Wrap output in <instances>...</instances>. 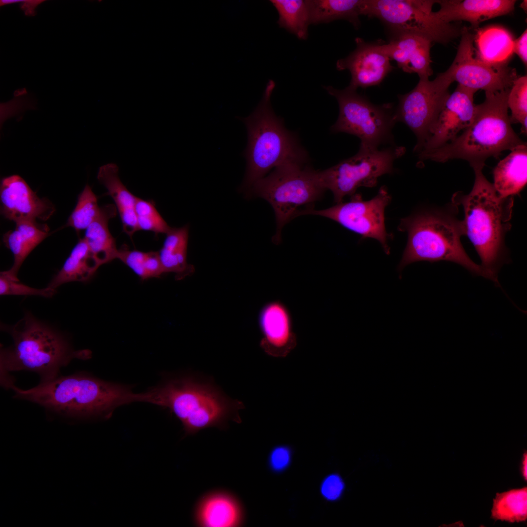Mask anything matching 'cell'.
Masks as SVG:
<instances>
[{
  "mask_svg": "<svg viewBox=\"0 0 527 527\" xmlns=\"http://www.w3.org/2000/svg\"><path fill=\"white\" fill-rule=\"evenodd\" d=\"M100 266L83 238L75 245L47 287L56 289L68 282L88 281Z\"/></svg>",
  "mask_w": 527,
  "mask_h": 527,
  "instance_id": "28",
  "label": "cell"
},
{
  "mask_svg": "<svg viewBox=\"0 0 527 527\" xmlns=\"http://www.w3.org/2000/svg\"><path fill=\"white\" fill-rule=\"evenodd\" d=\"M117 212L114 204L101 207L98 217L85 230L83 239L101 266L118 259L119 249L108 228L109 220Z\"/></svg>",
  "mask_w": 527,
  "mask_h": 527,
  "instance_id": "26",
  "label": "cell"
},
{
  "mask_svg": "<svg viewBox=\"0 0 527 527\" xmlns=\"http://www.w3.org/2000/svg\"><path fill=\"white\" fill-rule=\"evenodd\" d=\"M457 206L451 203L443 209H426L401 220L398 230L408 239L398 270L419 261L451 262L471 273L499 284L497 278L474 263L465 251L461 237L466 235L463 220L456 217Z\"/></svg>",
  "mask_w": 527,
  "mask_h": 527,
  "instance_id": "5",
  "label": "cell"
},
{
  "mask_svg": "<svg viewBox=\"0 0 527 527\" xmlns=\"http://www.w3.org/2000/svg\"><path fill=\"white\" fill-rule=\"evenodd\" d=\"M135 212L139 230L166 234L171 229L157 210L155 203L137 197Z\"/></svg>",
  "mask_w": 527,
  "mask_h": 527,
  "instance_id": "35",
  "label": "cell"
},
{
  "mask_svg": "<svg viewBox=\"0 0 527 527\" xmlns=\"http://www.w3.org/2000/svg\"><path fill=\"white\" fill-rule=\"evenodd\" d=\"M461 39L455 59L446 71L453 81L477 91L495 92L510 88L519 77L515 68L508 65H491L480 60L474 46V35L466 27L461 29Z\"/></svg>",
  "mask_w": 527,
  "mask_h": 527,
  "instance_id": "14",
  "label": "cell"
},
{
  "mask_svg": "<svg viewBox=\"0 0 527 527\" xmlns=\"http://www.w3.org/2000/svg\"><path fill=\"white\" fill-rule=\"evenodd\" d=\"M118 259L143 281L159 278L164 273L158 251L143 252L122 247L119 249Z\"/></svg>",
  "mask_w": 527,
  "mask_h": 527,
  "instance_id": "32",
  "label": "cell"
},
{
  "mask_svg": "<svg viewBox=\"0 0 527 527\" xmlns=\"http://www.w3.org/2000/svg\"><path fill=\"white\" fill-rule=\"evenodd\" d=\"M523 466V467H522L523 475V477H524L525 480H527V452H526L524 454L523 460V466Z\"/></svg>",
  "mask_w": 527,
  "mask_h": 527,
  "instance_id": "41",
  "label": "cell"
},
{
  "mask_svg": "<svg viewBox=\"0 0 527 527\" xmlns=\"http://www.w3.org/2000/svg\"><path fill=\"white\" fill-rule=\"evenodd\" d=\"M290 453L288 449L284 446H277L270 452L268 464L270 468L275 472L281 471L288 465Z\"/></svg>",
  "mask_w": 527,
  "mask_h": 527,
  "instance_id": "38",
  "label": "cell"
},
{
  "mask_svg": "<svg viewBox=\"0 0 527 527\" xmlns=\"http://www.w3.org/2000/svg\"><path fill=\"white\" fill-rule=\"evenodd\" d=\"M514 40L506 28L492 25L481 29L474 35L477 57L491 65H507L511 58Z\"/></svg>",
  "mask_w": 527,
  "mask_h": 527,
  "instance_id": "25",
  "label": "cell"
},
{
  "mask_svg": "<svg viewBox=\"0 0 527 527\" xmlns=\"http://www.w3.org/2000/svg\"><path fill=\"white\" fill-rule=\"evenodd\" d=\"M43 1L44 0H0V6H2L6 4L20 3V8L24 11L25 14L28 16H33L35 14V8L38 4Z\"/></svg>",
  "mask_w": 527,
  "mask_h": 527,
  "instance_id": "40",
  "label": "cell"
},
{
  "mask_svg": "<svg viewBox=\"0 0 527 527\" xmlns=\"http://www.w3.org/2000/svg\"><path fill=\"white\" fill-rule=\"evenodd\" d=\"M484 167H472L475 180L472 190L467 194L455 193L451 203L462 206L466 235L480 258L481 265L497 278L498 270L507 262L505 238L511 227L514 199L513 197L502 198L498 195L484 176Z\"/></svg>",
  "mask_w": 527,
  "mask_h": 527,
  "instance_id": "2",
  "label": "cell"
},
{
  "mask_svg": "<svg viewBox=\"0 0 527 527\" xmlns=\"http://www.w3.org/2000/svg\"><path fill=\"white\" fill-rule=\"evenodd\" d=\"M453 82L445 71L432 81L420 79L411 91L399 96L395 118L397 122L405 124L415 135V152L421 151L431 126L450 94L448 88Z\"/></svg>",
  "mask_w": 527,
  "mask_h": 527,
  "instance_id": "13",
  "label": "cell"
},
{
  "mask_svg": "<svg viewBox=\"0 0 527 527\" xmlns=\"http://www.w3.org/2000/svg\"><path fill=\"white\" fill-rule=\"evenodd\" d=\"M435 3L436 0H364L362 15L380 20L392 36L413 34L446 44L459 36L461 30L436 16L432 11Z\"/></svg>",
  "mask_w": 527,
  "mask_h": 527,
  "instance_id": "10",
  "label": "cell"
},
{
  "mask_svg": "<svg viewBox=\"0 0 527 527\" xmlns=\"http://www.w3.org/2000/svg\"><path fill=\"white\" fill-rule=\"evenodd\" d=\"M391 200L386 187L383 186L377 194L368 201L363 200L360 194L355 193L348 202H342L321 210L306 208L300 211L297 217L313 215L329 219L363 238L376 240L385 252L389 254L388 243L392 236L385 229V211Z\"/></svg>",
  "mask_w": 527,
  "mask_h": 527,
  "instance_id": "12",
  "label": "cell"
},
{
  "mask_svg": "<svg viewBox=\"0 0 527 527\" xmlns=\"http://www.w3.org/2000/svg\"><path fill=\"white\" fill-rule=\"evenodd\" d=\"M513 53H515L526 66L527 64V30H525L522 35L514 41Z\"/></svg>",
  "mask_w": 527,
  "mask_h": 527,
  "instance_id": "39",
  "label": "cell"
},
{
  "mask_svg": "<svg viewBox=\"0 0 527 527\" xmlns=\"http://www.w3.org/2000/svg\"><path fill=\"white\" fill-rule=\"evenodd\" d=\"M509 89L485 92V100L476 105L467 127L445 145L419 153V160L445 162L458 159L467 161L472 167L484 166L488 158L525 143L511 126L507 104Z\"/></svg>",
  "mask_w": 527,
  "mask_h": 527,
  "instance_id": "4",
  "label": "cell"
},
{
  "mask_svg": "<svg viewBox=\"0 0 527 527\" xmlns=\"http://www.w3.org/2000/svg\"><path fill=\"white\" fill-rule=\"evenodd\" d=\"M97 179L113 199L120 216L123 231L130 237L139 230L135 212L137 197L130 192L119 176V168L114 163L99 168Z\"/></svg>",
  "mask_w": 527,
  "mask_h": 527,
  "instance_id": "23",
  "label": "cell"
},
{
  "mask_svg": "<svg viewBox=\"0 0 527 527\" xmlns=\"http://www.w3.org/2000/svg\"><path fill=\"white\" fill-rule=\"evenodd\" d=\"M431 43L424 36L404 33L392 36L388 43L380 44V46L390 60L395 61L404 72L416 73L420 79H429L433 73Z\"/></svg>",
  "mask_w": 527,
  "mask_h": 527,
  "instance_id": "20",
  "label": "cell"
},
{
  "mask_svg": "<svg viewBox=\"0 0 527 527\" xmlns=\"http://www.w3.org/2000/svg\"><path fill=\"white\" fill-rule=\"evenodd\" d=\"M476 92L458 84L431 126L428 138L419 153L445 145L467 127L475 112L474 95Z\"/></svg>",
  "mask_w": 527,
  "mask_h": 527,
  "instance_id": "15",
  "label": "cell"
},
{
  "mask_svg": "<svg viewBox=\"0 0 527 527\" xmlns=\"http://www.w3.org/2000/svg\"><path fill=\"white\" fill-rule=\"evenodd\" d=\"M189 226L175 228L166 234L163 245L158 251L164 273L175 274L177 280L192 275L194 266L187 263V251Z\"/></svg>",
  "mask_w": 527,
  "mask_h": 527,
  "instance_id": "27",
  "label": "cell"
},
{
  "mask_svg": "<svg viewBox=\"0 0 527 527\" xmlns=\"http://www.w3.org/2000/svg\"><path fill=\"white\" fill-rule=\"evenodd\" d=\"M507 104L511 112V123L522 125V133L527 134V77H518L513 82L507 96Z\"/></svg>",
  "mask_w": 527,
  "mask_h": 527,
  "instance_id": "34",
  "label": "cell"
},
{
  "mask_svg": "<svg viewBox=\"0 0 527 527\" xmlns=\"http://www.w3.org/2000/svg\"><path fill=\"white\" fill-rule=\"evenodd\" d=\"M0 213L15 223L23 221H46L55 208L46 198H40L20 176L13 175L1 180L0 187Z\"/></svg>",
  "mask_w": 527,
  "mask_h": 527,
  "instance_id": "16",
  "label": "cell"
},
{
  "mask_svg": "<svg viewBox=\"0 0 527 527\" xmlns=\"http://www.w3.org/2000/svg\"><path fill=\"white\" fill-rule=\"evenodd\" d=\"M491 518L510 523L526 521L527 487L497 493L493 499Z\"/></svg>",
  "mask_w": 527,
  "mask_h": 527,
  "instance_id": "31",
  "label": "cell"
},
{
  "mask_svg": "<svg viewBox=\"0 0 527 527\" xmlns=\"http://www.w3.org/2000/svg\"><path fill=\"white\" fill-rule=\"evenodd\" d=\"M310 24L345 20L358 29L364 0H307Z\"/></svg>",
  "mask_w": 527,
  "mask_h": 527,
  "instance_id": "29",
  "label": "cell"
},
{
  "mask_svg": "<svg viewBox=\"0 0 527 527\" xmlns=\"http://www.w3.org/2000/svg\"><path fill=\"white\" fill-rule=\"evenodd\" d=\"M142 402L167 408L182 422L186 435L212 427L225 429L228 421H242L240 401L209 382L188 376L170 379L142 393Z\"/></svg>",
  "mask_w": 527,
  "mask_h": 527,
  "instance_id": "6",
  "label": "cell"
},
{
  "mask_svg": "<svg viewBox=\"0 0 527 527\" xmlns=\"http://www.w3.org/2000/svg\"><path fill=\"white\" fill-rule=\"evenodd\" d=\"M1 328L13 341L10 347L0 348V383L6 388L14 384L9 372H35L41 382H45L59 376L61 368L72 360L87 359L91 355L88 350H75L64 336L29 312L15 324H2Z\"/></svg>",
  "mask_w": 527,
  "mask_h": 527,
  "instance_id": "3",
  "label": "cell"
},
{
  "mask_svg": "<svg viewBox=\"0 0 527 527\" xmlns=\"http://www.w3.org/2000/svg\"><path fill=\"white\" fill-rule=\"evenodd\" d=\"M16 227L3 235V242L12 253L14 263L8 270L2 272L10 279L20 281L18 274L23 262L31 252L48 235L45 224L23 221L16 223Z\"/></svg>",
  "mask_w": 527,
  "mask_h": 527,
  "instance_id": "22",
  "label": "cell"
},
{
  "mask_svg": "<svg viewBox=\"0 0 527 527\" xmlns=\"http://www.w3.org/2000/svg\"><path fill=\"white\" fill-rule=\"evenodd\" d=\"M501 160L493 170V184L502 198L520 193L527 182V143L521 144Z\"/></svg>",
  "mask_w": 527,
  "mask_h": 527,
  "instance_id": "24",
  "label": "cell"
},
{
  "mask_svg": "<svg viewBox=\"0 0 527 527\" xmlns=\"http://www.w3.org/2000/svg\"><path fill=\"white\" fill-rule=\"evenodd\" d=\"M100 211L97 198L87 184L78 196L76 205L69 217L66 225L77 232L85 230L97 219Z\"/></svg>",
  "mask_w": 527,
  "mask_h": 527,
  "instance_id": "33",
  "label": "cell"
},
{
  "mask_svg": "<svg viewBox=\"0 0 527 527\" xmlns=\"http://www.w3.org/2000/svg\"><path fill=\"white\" fill-rule=\"evenodd\" d=\"M513 0H436L439 10L436 16L446 23L466 21L477 28L485 20L507 15L513 11Z\"/></svg>",
  "mask_w": 527,
  "mask_h": 527,
  "instance_id": "21",
  "label": "cell"
},
{
  "mask_svg": "<svg viewBox=\"0 0 527 527\" xmlns=\"http://www.w3.org/2000/svg\"><path fill=\"white\" fill-rule=\"evenodd\" d=\"M324 88L339 104V116L331 127L332 132L357 137L360 147L365 149H378L380 145L392 142V130L397 121L391 104H374L348 87L341 90L332 86Z\"/></svg>",
  "mask_w": 527,
  "mask_h": 527,
  "instance_id": "9",
  "label": "cell"
},
{
  "mask_svg": "<svg viewBox=\"0 0 527 527\" xmlns=\"http://www.w3.org/2000/svg\"><path fill=\"white\" fill-rule=\"evenodd\" d=\"M279 14L277 23L300 40L308 37V26L310 25L309 12L307 0H271Z\"/></svg>",
  "mask_w": 527,
  "mask_h": 527,
  "instance_id": "30",
  "label": "cell"
},
{
  "mask_svg": "<svg viewBox=\"0 0 527 527\" xmlns=\"http://www.w3.org/2000/svg\"><path fill=\"white\" fill-rule=\"evenodd\" d=\"M344 488V484L341 477L336 474L330 475L324 481L321 491L325 498L335 500L340 497Z\"/></svg>",
  "mask_w": 527,
  "mask_h": 527,
  "instance_id": "37",
  "label": "cell"
},
{
  "mask_svg": "<svg viewBox=\"0 0 527 527\" xmlns=\"http://www.w3.org/2000/svg\"><path fill=\"white\" fill-rule=\"evenodd\" d=\"M355 41V49L337 61L336 69L350 72L351 81L347 87L353 90L379 85L394 69L390 59L382 50L380 43H368L360 38Z\"/></svg>",
  "mask_w": 527,
  "mask_h": 527,
  "instance_id": "17",
  "label": "cell"
},
{
  "mask_svg": "<svg viewBox=\"0 0 527 527\" xmlns=\"http://www.w3.org/2000/svg\"><path fill=\"white\" fill-rule=\"evenodd\" d=\"M405 151L404 147L398 146L381 150L360 147L353 156L320 170V177L326 190L332 193L335 203H338L360 187L376 186L379 178L393 172L394 161Z\"/></svg>",
  "mask_w": 527,
  "mask_h": 527,
  "instance_id": "11",
  "label": "cell"
},
{
  "mask_svg": "<svg viewBox=\"0 0 527 527\" xmlns=\"http://www.w3.org/2000/svg\"><path fill=\"white\" fill-rule=\"evenodd\" d=\"M57 291L55 289L47 287L38 289L31 287L10 279L2 272L0 273V295H37L46 298L53 297Z\"/></svg>",
  "mask_w": 527,
  "mask_h": 527,
  "instance_id": "36",
  "label": "cell"
},
{
  "mask_svg": "<svg viewBox=\"0 0 527 527\" xmlns=\"http://www.w3.org/2000/svg\"><path fill=\"white\" fill-rule=\"evenodd\" d=\"M275 87V82L270 80L254 111L241 119L248 137L244 152L246 168L240 187L244 194L257 181L284 162L309 159L297 135L285 127L283 119L272 108L270 99Z\"/></svg>",
  "mask_w": 527,
  "mask_h": 527,
  "instance_id": "7",
  "label": "cell"
},
{
  "mask_svg": "<svg viewBox=\"0 0 527 527\" xmlns=\"http://www.w3.org/2000/svg\"><path fill=\"white\" fill-rule=\"evenodd\" d=\"M14 398L37 404L61 416L76 418H108L121 405L140 402L130 387L84 372L59 376L24 390L14 385Z\"/></svg>",
  "mask_w": 527,
  "mask_h": 527,
  "instance_id": "1",
  "label": "cell"
},
{
  "mask_svg": "<svg viewBox=\"0 0 527 527\" xmlns=\"http://www.w3.org/2000/svg\"><path fill=\"white\" fill-rule=\"evenodd\" d=\"M263 334L260 346L269 356L282 358L288 355L297 345L288 309L279 301L266 304L259 315Z\"/></svg>",
  "mask_w": 527,
  "mask_h": 527,
  "instance_id": "19",
  "label": "cell"
},
{
  "mask_svg": "<svg viewBox=\"0 0 527 527\" xmlns=\"http://www.w3.org/2000/svg\"><path fill=\"white\" fill-rule=\"evenodd\" d=\"M326 191L320 170L313 168L309 159H292L257 181L245 195L263 199L272 206L276 223L272 242L278 244L282 241L283 227L304 206L312 207Z\"/></svg>",
  "mask_w": 527,
  "mask_h": 527,
  "instance_id": "8",
  "label": "cell"
},
{
  "mask_svg": "<svg viewBox=\"0 0 527 527\" xmlns=\"http://www.w3.org/2000/svg\"><path fill=\"white\" fill-rule=\"evenodd\" d=\"M193 520L198 527H240L245 524V512L242 502L233 493L215 489L198 499Z\"/></svg>",
  "mask_w": 527,
  "mask_h": 527,
  "instance_id": "18",
  "label": "cell"
}]
</instances>
